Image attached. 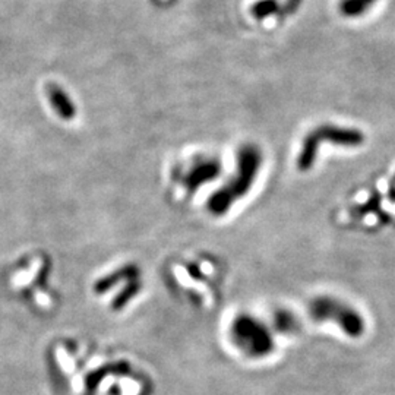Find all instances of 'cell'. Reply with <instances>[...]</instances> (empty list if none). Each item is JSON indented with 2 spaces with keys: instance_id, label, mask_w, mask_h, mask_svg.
Instances as JSON below:
<instances>
[{
  "instance_id": "1",
  "label": "cell",
  "mask_w": 395,
  "mask_h": 395,
  "mask_svg": "<svg viewBox=\"0 0 395 395\" xmlns=\"http://www.w3.org/2000/svg\"><path fill=\"white\" fill-rule=\"evenodd\" d=\"M261 163L262 155L259 148L252 143L243 145L237 155L236 175L228 180L224 188L217 191L216 195L208 201V208H210L213 214H225L235 202L247 195L259 173Z\"/></svg>"
},
{
  "instance_id": "2",
  "label": "cell",
  "mask_w": 395,
  "mask_h": 395,
  "mask_svg": "<svg viewBox=\"0 0 395 395\" xmlns=\"http://www.w3.org/2000/svg\"><path fill=\"white\" fill-rule=\"evenodd\" d=\"M232 338L249 356H265L273 348V337L268 328L258 319L242 315L233 321Z\"/></svg>"
},
{
  "instance_id": "3",
  "label": "cell",
  "mask_w": 395,
  "mask_h": 395,
  "mask_svg": "<svg viewBox=\"0 0 395 395\" xmlns=\"http://www.w3.org/2000/svg\"><path fill=\"white\" fill-rule=\"evenodd\" d=\"M310 314L318 321H334L350 337H359L365 331V321L358 312L334 297L315 299Z\"/></svg>"
},
{
  "instance_id": "4",
  "label": "cell",
  "mask_w": 395,
  "mask_h": 395,
  "mask_svg": "<svg viewBox=\"0 0 395 395\" xmlns=\"http://www.w3.org/2000/svg\"><path fill=\"white\" fill-rule=\"evenodd\" d=\"M363 135L356 129L338 128L332 124H324V126L312 131L306 141H303V147L299 154V167L302 170H307L314 164L317 147L321 141H329L334 143L344 145V147H358L363 142Z\"/></svg>"
},
{
  "instance_id": "5",
  "label": "cell",
  "mask_w": 395,
  "mask_h": 395,
  "mask_svg": "<svg viewBox=\"0 0 395 395\" xmlns=\"http://www.w3.org/2000/svg\"><path fill=\"white\" fill-rule=\"evenodd\" d=\"M220 173V163L213 158H199L196 160L183 177V184L191 192L196 191L201 186L214 180Z\"/></svg>"
},
{
  "instance_id": "6",
  "label": "cell",
  "mask_w": 395,
  "mask_h": 395,
  "mask_svg": "<svg viewBox=\"0 0 395 395\" xmlns=\"http://www.w3.org/2000/svg\"><path fill=\"white\" fill-rule=\"evenodd\" d=\"M49 95L52 100V104L57 113L64 119H72L75 116V107L71 102V100L66 97V94L57 87H50L49 88Z\"/></svg>"
},
{
  "instance_id": "7",
  "label": "cell",
  "mask_w": 395,
  "mask_h": 395,
  "mask_svg": "<svg viewBox=\"0 0 395 395\" xmlns=\"http://www.w3.org/2000/svg\"><path fill=\"white\" fill-rule=\"evenodd\" d=\"M280 12V4L277 0H259L251 8V15L255 19H265L266 16L277 15Z\"/></svg>"
},
{
  "instance_id": "8",
  "label": "cell",
  "mask_w": 395,
  "mask_h": 395,
  "mask_svg": "<svg viewBox=\"0 0 395 395\" xmlns=\"http://www.w3.org/2000/svg\"><path fill=\"white\" fill-rule=\"evenodd\" d=\"M366 5L362 0H341L340 11L344 16L348 18H356L360 16L363 12H366Z\"/></svg>"
},
{
  "instance_id": "9",
  "label": "cell",
  "mask_w": 395,
  "mask_h": 395,
  "mask_svg": "<svg viewBox=\"0 0 395 395\" xmlns=\"http://www.w3.org/2000/svg\"><path fill=\"white\" fill-rule=\"evenodd\" d=\"M302 2L303 0H285V4L280 6V12L277 13V16L284 18L287 15L295 13L299 9V6L302 5Z\"/></svg>"
},
{
  "instance_id": "10",
  "label": "cell",
  "mask_w": 395,
  "mask_h": 395,
  "mask_svg": "<svg viewBox=\"0 0 395 395\" xmlns=\"http://www.w3.org/2000/svg\"><path fill=\"white\" fill-rule=\"evenodd\" d=\"M38 302L40 303H43V305H49L50 303V300H49V297L47 296H45V295H38Z\"/></svg>"
},
{
  "instance_id": "11",
  "label": "cell",
  "mask_w": 395,
  "mask_h": 395,
  "mask_svg": "<svg viewBox=\"0 0 395 395\" xmlns=\"http://www.w3.org/2000/svg\"><path fill=\"white\" fill-rule=\"evenodd\" d=\"M362 2L366 5V8H369L373 2H375V0H362Z\"/></svg>"
}]
</instances>
